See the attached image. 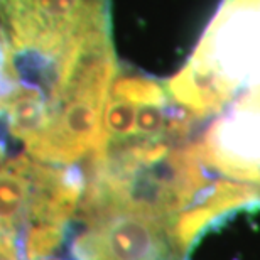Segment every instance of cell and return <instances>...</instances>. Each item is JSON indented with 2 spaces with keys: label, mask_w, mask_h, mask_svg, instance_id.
<instances>
[{
  "label": "cell",
  "mask_w": 260,
  "mask_h": 260,
  "mask_svg": "<svg viewBox=\"0 0 260 260\" xmlns=\"http://www.w3.org/2000/svg\"><path fill=\"white\" fill-rule=\"evenodd\" d=\"M71 260H188L173 225L113 206L80 205Z\"/></svg>",
  "instance_id": "obj_3"
},
{
  "label": "cell",
  "mask_w": 260,
  "mask_h": 260,
  "mask_svg": "<svg viewBox=\"0 0 260 260\" xmlns=\"http://www.w3.org/2000/svg\"><path fill=\"white\" fill-rule=\"evenodd\" d=\"M44 260H48V258H44Z\"/></svg>",
  "instance_id": "obj_5"
},
{
  "label": "cell",
  "mask_w": 260,
  "mask_h": 260,
  "mask_svg": "<svg viewBox=\"0 0 260 260\" xmlns=\"http://www.w3.org/2000/svg\"><path fill=\"white\" fill-rule=\"evenodd\" d=\"M247 184L248 186H252V188H255L260 191V169H257L255 173L252 174V178L247 181Z\"/></svg>",
  "instance_id": "obj_4"
},
{
  "label": "cell",
  "mask_w": 260,
  "mask_h": 260,
  "mask_svg": "<svg viewBox=\"0 0 260 260\" xmlns=\"http://www.w3.org/2000/svg\"><path fill=\"white\" fill-rule=\"evenodd\" d=\"M108 38L110 0H0V44L12 59L66 63Z\"/></svg>",
  "instance_id": "obj_2"
},
{
  "label": "cell",
  "mask_w": 260,
  "mask_h": 260,
  "mask_svg": "<svg viewBox=\"0 0 260 260\" xmlns=\"http://www.w3.org/2000/svg\"><path fill=\"white\" fill-rule=\"evenodd\" d=\"M166 90L201 123L218 117L260 123V0H221Z\"/></svg>",
  "instance_id": "obj_1"
}]
</instances>
